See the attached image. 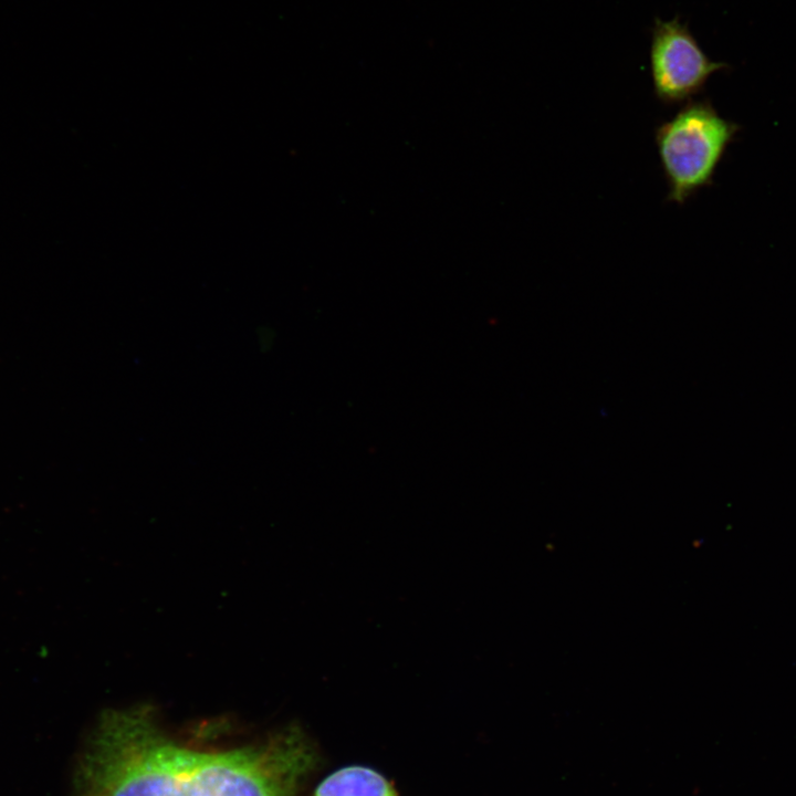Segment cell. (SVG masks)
Instances as JSON below:
<instances>
[{
	"instance_id": "3957f363",
	"label": "cell",
	"mask_w": 796,
	"mask_h": 796,
	"mask_svg": "<svg viewBox=\"0 0 796 796\" xmlns=\"http://www.w3.org/2000/svg\"><path fill=\"white\" fill-rule=\"evenodd\" d=\"M712 61L679 18L656 19L650 49V71L657 100L675 105L698 94L708 78L725 69Z\"/></svg>"
},
{
	"instance_id": "7a4b0ae2",
	"label": "cell",
	"mask_w": 796,
	"mask_h": 796,
	"mask_svg": "<svg viewBox=\"0 0 796 796\" xmlns=\"http://www.w3.org/2000/svg\"><path fill=\"white\" fill-rule=\"evenodd\" d=\"M737 126L719 115L708 101L689 102L654 133L668 186L667 200L683 205L711 184Z\"/></svg>"
},
{
	"instance_id": "6da1fadb",
	"label": "cell",
	"mask_w": 796,
	"mask_h": 796,
	"mask_svg": "<svg viewBox=\"0 0 796 796\" xmlns=\"http://www.w3.org/2000/svg\"><path fill=\"white\" fill-rule=\"evenodd\" d=\"M314 762L293 729L266 743L202 750L164 734L142 710L106 712L75 776L76 796H295Z\"/></svg>"
},
{
	"instance_id": "277c9868",
	"label": "cell",
	"mask_w": 796,
	"mask_h": 796,
	"mask_svg": "<svg viewBox=\"0 0 796 796\" xmlns=\"http://www.w3.org/2000/svg\"><path fill=\"white\" fill-rule=\"evenodd\" d=\"M314 796H397L391 784L365 766H348L327 776Z\"/></svg>"
}]
</instances>
